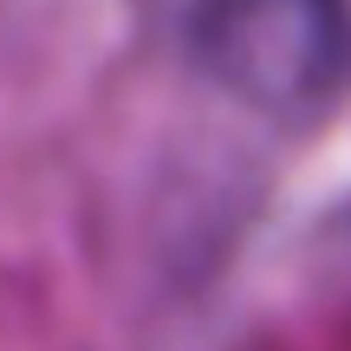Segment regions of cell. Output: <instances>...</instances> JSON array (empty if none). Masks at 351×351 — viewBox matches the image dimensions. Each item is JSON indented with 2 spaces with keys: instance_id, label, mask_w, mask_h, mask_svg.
<instances>
[{
  "instance_id": "6da1fadb",
  "label": "cell",
  "mask_w": 351,
  "mask_h": 351,
  "mask_svg": "<svg viewBox=\"0 0 351 351\" xmlns=\"http://www.w3.org/2000/svg\"><path fill=\"white\" fill-rule=\"evenodd\" d=\"M182 52L261 111H319L351 85L345 0H189Z\"/></svg>"
}]
</instances>
